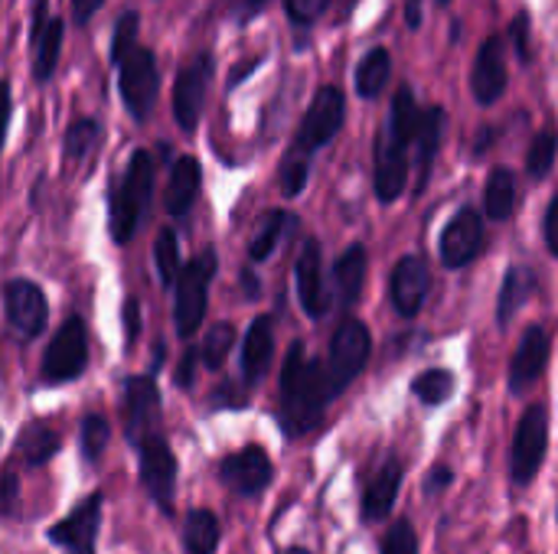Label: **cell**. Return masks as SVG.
<instances>
[{
    "label": "cell",
    "instance_id": "6da1fadb",
    "mask_svg": "<svg viewBox=\"0 0 558 554\" xmlns=\"http://www.w3.org/2000/svg\"><path fill=\"white\" fill-rule=\"evenodd\" d=\"M333 389L327 379V362L307 356L304 343L288 349L281 369V424L288 438H301L320 424L327 405L333 402Z\"/></svg>",
    "mask_w": 558,
    "mask_h": 554
},
{
    "label": "cell",
    "instance_id": "7a4b0ae2",
    "mask_svg": "<svg viewBox=\"0 0 558 554\" xmlns=\"http://www.w3.org/2000/svg\"><path fill=\"white\" fill-rule=\"evenodd\" d=\"M418 121H422V111L415 104L412 85H402L396 91L386 127L376 140V196H379V202H396L405 189L409 144L418 134Z\"/></svg>",
    "mask_w": 558,
    "mask_h": 554
},
{
    "label": "cell",
    "instance_id": "3957f363",
    "mask_svg": "<svg viewBox=\"0 0 558 554\" xmlns=\"http://www.w3.org/2000/svg\"><path fill=\"white\" fill-rule=\"evenodd\" d=\"M150 196H154V160L147 150H134L128 170L111 186V202H108V209H111L108 225H111V238L118 245H128L137 235L141 219L150 206Z\"/></svg>",
    "mask_w": 558,
    "mask_h": 554
},
{
    "label": "cell",
    "instance_id": "277c9868",
    "mask_svg": "<svg viewBox=\"0 0 558 554\" xmlns=\"http://www.w3.org/2000/svg\"><path fill=\"white\" fill-rule=\"evenodd\" d=\"M88 366V327L78 313H69L43 353V382L65 385Z\"/></svg>",
    "mask_w": 558,
    "mask_h": 554
},
{
    "label": "cell",
    "instance_id": "5b68a950",
    "mask_svg": "<svg viewBox=\"0 0 558 554\" xmlns=\"http://www.w3.org/2000/svg\"><path fill=\"white\" fill-rule=\"evenodd\" d=\"M219 268V258L216 251H199L180 274L177 281V304H173V323H177V336L190 340L203 317H206V291H209V281Z\"/></svg>",
    "mask_w": 558,
    "mask_h": 554
},
{
    "label": "cell",
    "instance_id": "8992f818",
    "mask_svg": "<svg viewBox=\"0 0 558 554\" xmlns=\"http://www.w3.org/2000/svg\"><path fill=\"white\" fill-rule=\"evenodd\" d=\"M373 353V336L366 330V323L360 320H343L333 333L330 353H327V379L333 395H343L360 372L366 369V359Z\"/></svg>",
    "mask_w": 558,
    "mask_h": 554
},
{
    "label": "cell",
    "instance_id": "52a82bcc",
    "mask_svg": "<svg viewBox=\"0 0 558 554\" xmlns=\"http://www.w3.org/2000/svg\"><path fill=\"white\" fill-rule=\"evenodd\" d=\"M343 118H347V98H343V91L337 85H324L314 95V101H311V108H307V114L301 121V131H298V140H294V150L291 153L311 160L314 150L327 147L340 134Z\"/></svg>",
    "mask_w": 558,
    "mask_h": 554
},
{
    "label": "cell",
    "instance_id": "ba28073f",
    "mask_svg": "<svg viewBox=\"0 0 558 554\" xmlns=\"http://www.w3.org/2000/svg\"><path fill=\"white\" fill-rule=\"evenodd\" d=\"M118 85H121V98L124 108L131 111L134 121H147L154 104H157V91H160V69H157V56L144 46H137L118 72Z\"/></svg>",
    "mask_w": 558,
    "mask_h": 554
},
{
    "label": "cell",
    "instance_id": "9c48e42d",
    "mask_svg": "<svg viewBox=\"0 0 558 554\" xmlns=\"http://www.w3.org/2000/svg\"><path fill=\"white\" fill-rule=\"evenodd\" d=\"M546 447H549V421H546V408L543 405H530L517 424L513 434V451H510V473L513 483L526 487L536 480L543 460H546Z\"/></svg>",
    "mask_w": 558,
    "mask_h": 554
},
{
    "label": "cell",
    "instance_id": "30bf717a",
    "mask_svg": "<svg viewBox=\"0 0 558 554\" xmlns=\"http://www.w3.org/2000/svg\"><path fill=\"white\" fill-rule=\"evenodd\" d=\"M213 82V52H196L177 75L173 85V121L180 124V131H196L199 118H203V104H206V91Z\"/></svg>",
    "mask_w": 558,
    "mask_h": 554
},
{
    "label": "cell",
    "instance_id": "8fae6325",
    "mask_svg": "<svg viewBox=\"0 0 558 554\" xmlns=\"http://www.w3.org/2000/svg\"><path fill=\"white\" fill-rule=\"evenodd\" d=\"M160 421V392L154 376H131L124 382V434L131 447H144L150 438H157Z\"/></svg>",
    "mask_w": 558,
    "mask_h": 554
},
{
    "label": "cell",
    "instance_id": "7c38bea8",
    "mask_svg": "<svg viewBox=\"0 0 558 554\" xmlns=\"http://www.w3.org/2000/svg\"><path fill=\"white\" fill-rule=\"evenodd\" d=\"M3 310H7V323L13 330L16 340H36L46 330V317H49V304L46 294L23 278L7 281L3 287Z\"/></svg>",
    "mask_w": 558,
    "mask_h": 554
},
{
    "label": "cell",
    "instance_id": "4fadbf2b",
    "mask_svg": "<svg viewBox=\"0 0 558 554\" xmlns=\"http://www.w3.org/2000/svg\"><path fill=\"white\" fill-rule=\"evenodd\" d=\"M137 457H141V483H144L147 496L160 506L163 516H170L173 496H177V457H173L170 444L157 434L137 451Z\"/></svg>",
    "mask_w": 558,
    "mask_h": 554
},
{
    "label": "cell",
    "instance_id": "5bb4252c",
    "mask_svg": "<svg viewBox=\"0 0 558 554\" xmlns=\"http://www.w3.org/2000/svg\"><path fill=\"white\" fill-rule=\"evenodd\" d=\"M101 506H105L101 493L85 496L65 519H59L49 529V542L59 545L65 554H95L98 529H101Z\"/></svg>",
    "mask_w": 558,
    "mask_h": 554
},
{
    "label": "cell",
    "instance_id": "9a60e30c",
    "mask_svg": "<svg viewBox=\"0 0 558 554\" xmlns=\"http://www.w3.org/2000/svg\"><path fill=\"white\" fill-rule=\"evenodd\" d=\"M294 281H298V300L311 320L327 317L330 310V291L324 281V251L317 238H304L298 261H294Z\"/></svg>",
    "mask_w": 558,
    "mask_h": 554
},
{
    "label": "cell",
    "instance_id": "2e32d148",
    "mask_svg": "<svg viewBox=\"0 0 558 554\" xmlns=\"http://www.w3.org/2000/svg\"><path fill=\"white\" fill-rule=\"evenodd\" d=\"M271 473H275L271 457L258 444H248L245 451L229 454L222 460V467H219L222 483L232 493H239V496H258V493H265L271 487Z\"/></svg>",
    "mask_w": 558,
    "mask_h": 554
},
{
    "label": "cell",
    "instance_id": "e0dca14e",
    "mask_svg": "<svg viewBox=\"0 0 558 554\" xmlns=\"http://www.w3.org/2000/svg\"><path fill=\"white\" fill-rule=\"evenodd\" d=\"M432 291V271L425 264L422 255H405L399 258V264L392 268L389 278V297L392 307L399 310V317H418V310L425 307Z\"/></svg>",
    "mask_w": 558,
    "mask_h": 554
},
{
    "label": "cell",
    "instance_id": "ac0fdd59",
    "mask_svg": "<svg viewBox=\"0 0 558 554\" xmlns=\"http://www.w3.org/2000/svg\"><path fill=\"white\" fill-rule=\"evenodd\" d=\"M484 248V219L477 209H461L441 232V261L445 268H468Z\"/></svg>",
    "mask_w": 558,
    "mask_h": 554
},
{
    "label": "cell",
    "instance_id": "d6986e66",
    "mask_svg": "<svg viewBox=\"0 0 558 554\" xmlns=\"http://www.w3.org/2000/svg\"><path fill=\"white\" fill-rule=\"evenodd\" d=\"M62 33L65 23L59 16L46 13V0H33V75L36 82H49L56 65H59V49H62Z\"/></svg>",
    "mask_w": 558,
    "mask_h": 554
},
{
    "label": "cell",
    "instance_id": "ffe728a7",
    "mask_svg": "<svg viewBox=\"0 0 558 554\" xmlns=\"http://www.w3.org/2000/svg\"><path fill=\"white\" fill-rule=\"evenodd\" d=\"M471 91L481 104H494L507 91V59H504V39L490 36L481 42L471 69Z\"/></svg>",
    "mask_w": 558,
    "mask_h": 554
},
{
    "label": "cell",
    "instance_id": "44dd1931",
    "mask_svg": "<svg viewBox=\"0 0 558 554\" xmlns=\"http://www.w3.org/2000/svg\"><path fill=\"white\" fill-rule=\"evenodd\" d=\"M546 362H549V336L543 327H530L510 362V392L523 395L530 385H536L539 376L546 372Z\"/></svg>",
    "mask_w": 558,
    "mask_h": 554
},
{
    "label": "cell",
    "instance_id": "7402d4cb",
    "mask_svg": "<svg viewBox=\"0 0 558 554\" xmlns=\"http://www.w3.org/2000/svg\"><path fill=\"white\" fill-rule=\"evenodd\" d=\"M399 490H402V464L392 457L383 464V470L369 480L366 493H363V506H360V516L366 522H383L392 516L396 509V500H399Z\"/></svg>",
    "mask_w": 558,
    "mask_h": 554
},
{
    "label": "cell",
    "instance_id": "603a6c76",
    "mask_svg": "<svg viewBox=\"0 0 558 554\" xmlns=\"http://www.w3.org/2000/svg\"><path fill=\"white\" fill-rule=\"evenodd\" d=\"M271 356H275V323H271V317H255L248 333H245V343H242V379H245V385H258L265 379Z\"/></svg>",
    "mask_w": 558,
    "mask_h": 554
},
{
    "label": "cell",
    "instance_id": "cb8c5ba5",
    "mask_svg": "<svg viewBox=\"0 0 558 554\" xmlns=\"http://www.w3.org/2000/svg\"><path fill=\"white\" fill-rule=\"evenodd\" d=\"M366 284V248L350 245L333 264V297L340 310H353Z\"/></svg>",
    "mask_w": 558,
    "mask_h": 554
},
{
    "label": "cell",
    "instance_id": "d4e9b609",
    "mask_svg": "<svg viewBox=\"0 0 558 554\" xmlns=\"http://www.w3.org/2000/svg\"><path fill=\"white\" fill-rule=\"evenodd\" d=\"M445 127H448V114L445 108L432 104L422 111V121H418V134H415V144H418V193L428 186V176H432V163L441 150V140H445Z\"/></svg>",
    "mask_w": 558,
    "mask_h": 554
},
{
    "label": "cell",
    "instance_id": "484cf974",
    "mask_svg": "<svg viewBox=\"0 0 558 554\" xmlns=\"http://www.w3.org/2000/svg\"><path fill=\"white\" fill-rule=\"evenodd\" d=\"M199 183H203V170L196 157H180L170 170V183H167V196L163 206L170 216H183L193 209L196 196H199Z\"/></svg>",
    "mask_w": 558,
    "mask_h": 554
},
{
    "label": "cell",
    "instance_id": "4316f807",
    "mask_svg": "<svg viewBox=\"0 0 558 554\" xmlns=\"http://www.w3.org/2000/svg\"><path fill=\"white\" fill-rule=\"evenodd\" d=\"M536 291V274L526 264H513L504 278L500 287V300H497V320L500 327H510V320L517 317V310L530 300V294Z\"/></svg>",
    "mask_w": 558,
    "mask_h": 554
},
{
    "label": "cell",
    "instance_id": "83f0119b",
    "mask_svg": "<svg viewBox=\"0 0 558 554\" xmlns=\"http://www.w3.org/2000/svg\"><path fill=\"white\" fill-rule=\"evenodd\" d=\"M59 444H62V438H59L46 421H33L29 428H23L16 447H20L26 467H29V470H39V467H46V464L59 454Z\"/></svg>",
    "mask_w": 558,
    "mask_h": 554
},
{
    "label": "cell",
    "instance_id": "f1b7e54d",
    "mask_svg": "<svg viewBox=\"0 0 558 554\" xmlns=\"http://www.w3.org/2000/svg\"><path fill=\"white\" fill-rule=\"evenodd\" d=\"M484 206H487V216L497 219V222H507L517 209V176L513 170L507 167H497L487 180V189H484Z\"/></svg>",
    "mask_w": 558,
    "mask_h": 554
},
{
    "label": "cell",
    "instance_id": "f546056e",
    "mask_svg": "<svg viewBox=\"0 0 558 554\" xmlns=\"http://www.w3.org/2000/svg\"><path fill=\"white\" fill-rule=\"evenodd\" d=\"M186 554H216L219 549V519L209 509H193L183 522Z\"/></svg>",
    "mask_w": 558,
    "mask_h": 554
},
{
    "label": "cell",
    "instance_id": "4dcf8cb0",
    "mask_svg": "<svg viewBox=\"0 0 558 554\" xmlns=\"http://www.w3.org/2000/svg\"><path fill=\"white\" fill-rule=\"evenodd\" d=\"M392 78V59L386 49H369L356 69V91L363 98H379Z\"/></svg>",
    "mask_w": 558,
    "mask_h": 554
},
{
    "label": "cell",
    "instance_id": "1f68e13d",
    "mask_svg": "<svg viewBox=\"0 0 558 554\" xmlns=\"http://www.w3.org/2000/svg\"><path fill=\"white\" fill-rule=\"evenodd\" d=\"M288 222H291V219H288V212H281V209H271V212L258 222V229H255V235H252V242H248V258H252L255 264L265 261V258H271V251H275V245L281 242Z\"/></svg>",
    "mask_w": 558,
    "mask_h": 554
},
{
    "label": "cell",
    "instance_id": "d6a6232c",
    "mask_svg": "<svg viewBox=\"0 0 558 554\" xmlns=\"http://www.w3.org/2000/svg\"><path fill=\"white\" fill-rule=\"evenodd\" d=\"M154 264H157V278L163 287H173L183 274L180 264V245H177V232L173 229H160L157 242H154Z\"/></svg>",
    "mask_w": 558,
    "mask_h": 554
},
{
    "label": "cell",
    "instance_id": "836d02e7",
    "mask_svg": "<svg viewBox=\"0 0 558 554\" xmlns=\"http://www.w3.org/2000/svg\"><path fill=\"white\" fill-rule=\"evenodd\" d=\"M556 157H558V131L556 127H543V131L533 137L530 150H526V173H530L533 180L549 176V170H553Z\"/></svg>",
    "mask_w": 558,
    "mask_h": 554
},
{
    "label": "cell",
    "instance_id": "e575fe53",
    "mask_svg": "<svg viewBox=\"0 0 558 554\" xmlns=\"http://www.w3.org/2000/svg\"><path fill=\"white\" fill-rule=\"evenodd\" d=\"M108 441H111V424H108V418H105V415H98V411L85 415V418H82V434H78V444H82V457H85V464L101 460V454H105Z\"/></svg>",
    "mask_w": 558,
    "mask_h": 554
},
{
    "label": "cell",
    "instance_id": "d590c367",
    "mask_svg": "<svg viewBox=\"0 0 558 554\" xmlns=\"http://www.w3.org/2000/svg\"><path fill=\"white\" fill-rule=\"evenodd\" d=\"M412 392L425 405H445L454 392V376L448 369H428L412 382Z\"/></svg>",
    "mask_w": 558,
    "mask_h": 554
},
{
    "label": "cell",
    "instance_id": "8d00e7d4",
    "mask_svg": "<svg viewBox=\"0 0 558 554\" xmlns=\"http://www.w3.org/2000/svg\"><path fill=\"white\" fill-rule=\"evenodd\" d=\"M232 343H235V330H232V323H216V327H209V333H206V340H203V349H199L203 366H206L209 372L222 369V362H226V356H229Z\"/></svg>",
    "mask_w": 558,
    "mask_h": 554
},
{
    "label": "cell",
    "instance_id": "74e56055",
    "mask_svg": "<svg viewBox=\"0 0 558 554\" xmlns=\"http://www.w3.org/2000/svg\"><path fill=\"white\" fill-rule=\"evenodd\" d=\"M98 137H101V127H98L95 118L72 121L69 131H65V157L69 160H85L92 153V147L98 144Z\"/></svg>",
    "mask_w": 558,
    "mask_h": 554
},
{
    "label": "cell",
    "instance_id": "f35d334b",
    "mask_svg": "<svg viewBox=\"0 0 558 554\" xmlns=\"http://www.w3.org/2000/svg\"><path fill=\"white\" fill-rule=\"evenodd\" d=\"M137 13L134 10H128V13H121V20H118V26H114V36H111V59L121 65L137 46Z\"/></svg>",
    "mask_w": 558,
    "mask_h": 554
},
{
    "label": "cell",
    "instance_id": "ab89813d",
    "mask_svg": "<svg viewBox=\"0 0 558 554\" xmlns=\"http://www.w3.org/2000/svg\"><path fill=\"white\" fill-rule=\"evenodd\" d=\"M307 176H311V160L288 153L284 163H281V193H284L288 199H291V196H301V189L307 186Z\"/></svg>",
    "mask_w": 558,
    "mask_h": 554
},
{
    "label": "cell",
    "instance_id": "60d3db41",
    "mask_svg": "<svg viewBox=\"0 0 558 554\" xmlns=\"http://www.w3.org/2000/svg\"><path fill=\"white\" fill-rule=\"evenodd\" d=\"M383 554H418V535L409 519L392 522V529L383 539Z\"/></svg>",
    "mask_w": 558,
    "mask_h": 554
},
{
    "label": "cell",
    "instance_id": "b9f144b4",
    "mask_svg": "<svg viewBox=\"0 0 558 554\" xmlns=\"http://www.w3.org/2000/svg\"><path fill=\"white\" fill-rule=\"evenodd\" d=\"M330 7V0H284V10L288 16L298 23V26H311L324 16V10Z\"/></svg>",
    "mask_w": 558,
    "mask_h": 554
},
{
    "label": "cell",
    "instance_id": "7bdbcfd3",
    "mask_svg": "<svg viewBox=\"0 0 558 554\" xmlns=\"http://www.w3.org/2000/svg\"><path fill=\"white\" fill-rule=\"evenodd\" d=\"M196 359H199V349H186L183 353V359H180V369H177V376H173V382L180 385V389H193V379H196Z\"/></svg>",
    "mask_w": 558,
    "mask_h": 554
},
{
    "label": "cell",
    "instance_id": "ee69618b",
    "mask_svg": "<svg viewBox=\"0 0 558 554\" xmlns=\"http://www.w3.org/2000/svg\"><path fill=\"white\" fill-rule=\"evenodd\" d=\"M451 480H454L451 467L438 464V467H432V473H428V480H425V493H428V496H438L441 490L451 487Z\"/></svg>",
    "mask_w": 558,
    "mask_h": 554
},
{
    "label": "cell",
    "instance_id": "f6af8a7d",
    "mask_svg": "<svg viewBox=\"0 0 558 554\" xmlns=\"http://www.w3.org/2000/svg\"><path fill=\"white\" fill-rule=\"evenodd\" d=\"M513 42H517L520 59H530V16L526 13L513 20Z\"/></svg>",
    "mask_w": 558,
    "mask_h": 554
},
{
    "label": "cell",
    "instance_id": "bcb514c9",
    "mask_svg": "<svg viewBox=\"0 0 558 554\" xmlns=\"http://www.w3.org/2000/svg\"><path fill=\"white\" fill-rule=\"evenodd\" d=\"M124 333H128L131 343L141 336V300H137V297H131V300L124 304Z\"/></svg>",
    "mask_w": 558,
    "mask_h": 554
},
{
    "label": "cell",
    "instance_id": "7dc6e473",
    "mask_svg": "<svg viewBox=\"0 0 558 554\" xmlns=\"http://www.w3.org/2000/svg\"><path fill=\"white\" fill-rule=\"evenodd\" d=\"M543 232H546L549 251L558 258V196L549 202V209H546V225H543Z\"/></svg>",
    "mask_w": 558,
    "mask_h": 554
},
{
    "label": "cell",
    "instance_id": "c3c4849f",
    "mask_svg": "<svg viewBox=\"0 0 558 554\" xmlns=\"http://www.w3.org/2000/svg\"><path fill=\"white\" fill-rule=\"evenodd\" d=\"M16 509V473L7 470L3 473V516H10Z\"/></svg>",
    "mask_w": 558,
    "mask_h": 554
},
{
    "label": "cell",
    "instance_id": "681fc988",
    "mask_svg": "<svg viewBox=\"0 0 558 554\" xmlns=\"http://www.w3.org/2000/svg\"><path fill=\"white\" fill-rule=\"evenodd\" d=\"M101 3H105V0H72V16H75V23H88Z\"/></svg>",
    "mask_w": 558,
    "mask_h": 554
},
{
    "label": "cell",
    "instance_id": "f907efd6",
    "mask_svg": "<svg viewBox=\"0 0 558 554\" xmlns=\"http://www.w3.org/2000/svg\"><path fill=\"white\" fill-rule=\"evenodd\" d=\"M405 23H409L412 29L422 26V0H409V7H405Z\"/></svg>",
    "mask_w": 558,
    "mask_h": 554
},
{
    "label": "cell",
    "instance_id": "816d5d0a",
    "mask_svg": "<svg viewBox=\"0 0 558 554\" xmlns=\"http://www.w3.org/2000/svg\"><path fill=\"white\" fill-rule=\"evenodd\" d=\"M242 287H245V297H248V300H255V297H258V291H262V287H258V281H255V274H252L248 268L242 271Z\"/></svg>",
    "mask_w": 558,
    "mask_h": 554
},
{
    "label": "cell",
    "instance_id": "f5cc1de1",
    "mask_svg": "<svg viewBox=\"0 0 558 554\" xmlns=\"http://www.w3.org/2000/svg\"><path fill=\"white\" fill-rule=\"evenodd\" d=\"M232 3H235V13H239V16H252V13H255L258 7H265L268 0H232Z\"/></svg>",
    "mask_w": 558,
    "mask_h": 554
},
{
    "label": "cell",
    "instance_id": "db71d44e",
    "mask_svg": "<svg viewBox=\"0 0 558 554\" xmlns=\"http://www.w3.org/2000/svg\"><path fill=\"white\" fill-rule=\"evenodd\" d=\"M229 392H232V385H222L216 395H229ZM213 405H216V408H222V405H239V408H242L245 402H242V398H219V402H213Z\"/></svg>",
    "mask_w": 558,
    "mask_h": 554
},
{
    "label": "cell",
    "instance_id": "11a10c76",
    "mask_svg": "<svg viewBox=\"0 0 558 554\" xmlns=\"http://www.w3.org/2000/svg\"><path fill=\"white\" fill-rule=\"evenodd\" d=\"M284 554H311L307 549H291V552H284Z\"/></svg>",
    "mask_w": 558,
    "mask_h": 554
},
{
    "label": "cell",
    "instance_id": "9f6ffc18",
    "mask_svg": "<svg viewBox=\"0 0 558 554\" xmlns=\"http://www.w3.org/2000/svg\"><path fill=\"white\" fill-rule=\"evenodd\" d=\"M438 3H451V0H438Z\"/></svg>",
    "mask_w": 558,
    "mask_h": 554
}]
</instances>
